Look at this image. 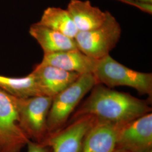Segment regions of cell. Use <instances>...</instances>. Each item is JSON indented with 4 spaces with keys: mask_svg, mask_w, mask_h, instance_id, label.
Returning a JSON list of instances; mask_svg holds the SVG:
<instances>
[{
    "mask_svg": "<svg viewBox=\"0 0 152 152\" xmlns=\"http://www.w3.org/2000/svg\"><path fill=\"white\" fill-rule=\"evenodd\" d=\"M87 99L77 109L71 120L91 115L97 120L124 125L152 112L150 100L136 98L98 83L92 87Z\"/></svg>",
    "mask_w": 152,
    "mask_h": 152,
    "instance_id": "6da1fadb",
    "label": "cell"
},
{
    "mask_svg": "<svg viewBox=\"0 0 152 152\" xmlns=\"http://www.w3.org/2000/svg\"><path fill=\"white\" fill-rule=\"evenodd\" d=\"M98 84L92 73L83 74L71 85L53 98L48 117V135L66 125L82 99Z\"/></svg>",
    "mask_w": 152,
    "mask_h": 152,
    "instance_id": "7a4b0ae2",
    "label": "cell"
},
{
    "mask_svg": "<svg viewBox=\"0 0 152 152\" xmlns=\"http://www.w3.org/2000/svg\"><path fill=\"white\" fill-rule=\"evenodd\" d=\"M98 83L107 87L128 86L152 99V75L134 71L112 58L110 55L98 60L93 73Z\"/></svg>",
    "mask_w": 152,
    "mask_h": 152,
    "instance_id": "3957f363",
    "label": "cell"
},
{
    "mask_svg": "<svg viewBox=\"0 0 152 152\" xmlns=\"http://www.w3.org/2000/svg\"><path fill=\"white\" fill-rule=\"evenodd\" d=\"M52 100L44 95L17 98L20 126L31 141L42 143L48 136V117Z\"/></svg>",
    "mask_w": 152,
    "mask_h": 152,
    "instance_id": "277c9868",
    "label": "cell"
},
{
    "mask_svg": "<svg viewBox=\"0 0 152 152\" xmlns=\"http://www.w3.org/2000/svg\"><path fill=\"white\" fill-rule=\"evenodd\" d=\"M121 35L119 23L109 11L105 22L92 30L78 32L75 39L78 49L94 59L99 60L109 55Z\"/></svg>",
    "mask_w": 152,
    "mask_h": 152,
    "instance_id": "5b68a950",
    "label": "cell"
},
{
    "mask_svg": "<svg viewBox=\"0 0 152 152\" xmlns=\"http://www.w3.org/2000/svg\"><path fill=\"white\" fill-rule=\"evenodd\" d=\"M30 141L20 126L15 98L0 88V149L20 152Z\"/></svg>",
    "mask_w": 152,
    "mask_h": 152,
    "instance_id": "8992f818",
    "label": "cell"
},
{
    "mask_svg": "<svg viewBox=\"0 0 152 152\" xmlns=\"http://www.w3.org/2000/svg\"><path fill=\"white\" fill-rule=\"evenodd\" d=\"M97 119L91 115H83L71 120L60 130L50 134L42 142L51 152H81L88 132Z\"/></svg>",
    "mask_w": 152,
    "mask_h": 152,
    "instance_id": "52a82bcc",
    "label": "cell"
},
{
    "mask_svg": "<svg viewBox=\"0 0 152 152\" xmlns=\"http://www.w3.org/2000/svg\"><path fill=\"white\" fill-rule=\"evenodd\" d=\"M116 148L129 152H143L152 149V112L122 125Z\"/></svg>",
    "mask_w": 152,
    "mask_h": 152,
    "instance_id": "ba28073f",
    "label": "cell"
},
{
    "mask_svg": "<svg viewBox=\"0 0 152 152\" xmlns=\"http://www.w3.org/2000/svg\"><path fill=\"white\" fill-rule=\"evenodd\" d=\"M42 95L53 98L76 81L81 75L51 65L38 64L32 72Z\"/></svg>",
    "mask_w": 152,
    "mask_h": 152,
    "instance_id": "9c48e42d",
    "label": "cell"
},
{
    "mask_svg": "<svg viewBox=\"0 0 152 152\" xmlns=\"http://www.w3.org/2000/svg\"><path fill=\"white\" fill-rule=\"evenodd\" d=\"M98 61L77 49L44 54L39 64L51 65L80 75L93 74Z\"/></svg>",
    "mask_w": 152,
    "mask_h": 152,
    "instance_id": "30bf717a",
    "label": "cell"
},
{
    "mask_svg": "<svg viewBox=\"0 0 152 152\" xmlns=\"http://www.w3.org/2000/svg\"><path fill=\"white\" fill-rule=\"evenodd\" d=\"M122 125L97 120L85 137L81 152H113Z\"/></svg>",
    "mask_w": 152,
    "mask_h": 152,
    "instance_id": "8fae6325",
    "label": "cell"
},
{
    "mask_svg": "<svg viewBox=\"0 0 152 152\" xmlns=\"http://www.w3.org/2000/svg\"><path fill=\"white\" fill-rule=\"evenodd\" d=\"M78 32H85L100 27L105 22L108 11L94 6L88 0H71L67 9Z\"/></svg>",
    "mask_w": 152,
    "mask_h": 152,
    "instance_id": "7c38bea8",
    "label": "cell"
},
{
    "mask_svg": "<svg viewBox=\"0 0 152 152\" xmlns=\"http://www.w3.org/2000/svg\"><path fill=\"white\" fill-rule=\"evenodd\" d=\"M29 33L40 45L44 54L78 49L75 39L43 26L38 22L31 25Z\"/></svg>",
    "mask_w": 152,
    "mask_h": 152,
    "instance_id": "4fadbf2b",
    "label": "cell"
},
{
    "mask_svg": "<svg viewBox=\"0 0 152 152\" xmlns=\"http://www.w3.org/2000/svg\"><path fill=\"white\" fill-rule=\"evenodd\" d=\"M0 88L17 98L42 95L37 80L32 72L21 77L0 75Z\"/></svg>",
    "mask_w": 152,
    "mask_h": 152,
    "instance_id": "5bb4252c",
    "label": "cell"
},
{
    "mask_svg": "<svg viewBox=\"0 0 152 152\" xmlns=\"http://www.w3.org/2000/svg\"><path fill=\"white\" fill-rule=\"evenodd\" d=\"M38 23L73 39L78 32L68 11L60 7H48Z\"/></svg>",
    "mask_w": 152,
    "mask_h": 152,
    "instance_id": "9a60e30c",
    "label": "cell"
},
{
    "mask_svg": "<svg viewBox=\"0 0 152 152\" xmlns=\"http://www.w3.org/2000/svg\"><path fill=\"white\" fill-rule=\"evenodd\" d=\"M135 6L144 12L152 15V0H117Z\"/></svg>",
    "mask_w": 152,
    "mask_h": 152,
    "instance_id": "2e32d148",
    "label": "cell"
},
{
    "mask_svg": "<svg viewBox=\"0 0 152 152\" xmlns=\"http://www.w3.org/2000/svg\"><path fill=\"white\" fill-rule=\"evenodd\" d=\"M27 146V152H51L50 148L42 143H38L30 140Z\"/></svg>",
    "mask_w": 152,
    "mask_h": 152,
    "instance_id": "e0dca14e",
    "label": "cell"
},
{
    "mask_svg": "<svg viewBox=\"0 0 152 152\" xmlns=\"http://www.w3.org/2000/svg\"><path fill=\"white\" fill-rule=\"evenodd\" d=\"M112 152H129L127 151H126L125 149H121V148H115V149Z\"/></svg>",
    "mask_w": 152,
    "mask_h": 152,
    "instance_id": "ac0fdd59",
    "label": "cell"
},
{
    "mask_svg": "<svg viewBox=\"0 0 152 152\" xmlns=\"http://www.w3.org/2000/svg\"><path fill=\"white\" fill-rule=\"evenodd\" d=\"M143 152H152V149H149V150H148V151H146Z\"/></svg>",
    "mask_w": 152,
    "mask_h": 152,
    "instance_id": "d6986e66",
    "label": "cell"
},
{
    "mask_svg": "<svg viewBox=\"0 0 152 152\" xmlns=\"http://www.w3.org/2000/svg\"><path fill=\"white\" fill-rule=\"evenodd\" d=\"M0 152H1V149H0Z\"/></svg>",
    "mask_w": 152,
    "mask_h": 152,
    "instance_id": "ffe728a7",
    "label": "cell"
}]
</instances>
